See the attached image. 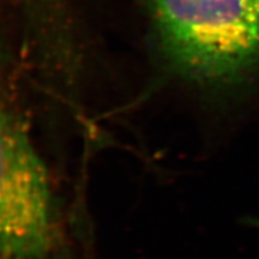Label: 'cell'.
<instances>
[{
  "mask_svg": "<svg viewBox=\"0 0 259 259\" xmlns=\"http://www.w3.org/2000/svg\"><path fill=\"white\" fill-rule=\"evenodd\" d=\"M27 3L31 10L44 12L57 8L61 3V0H27Z\"/></svg>",
  "mask_w": 259,
  "mask_h": 259,
  "instance_id": "3957f363",
  "label": "cell"
},
{
  "mask_svg": "<svg viewBox=\"0 0 259 259\" xmlns=\"http://www.w3.org/2000/svg\"><path fill=\"white\" fill-rule=\"evenodd\" d=\"M174 72L206 89L259 77V0H142Z\"/></svg>",
  "mask_w": 259,
  "mask_h": 259,
  "instance_id": "6da1fadb",
  "label": "cell"
},
{
  "mask_svg": "<svg viewBox=\"0 0 259 259\" xmlns=\"http://www.w3.org/2000/svg\"><path fill=\"white\" fill-rule=\"evenodd\" d=\"M0 259H72L63 204L28 125L0 106Z\"/></svg>",
  "mask_w": 259,
  "mask_h": 259,
  "instance_id": "7a4b0ae2",
  "label": "cell"
},
{
  "mask_svg": "<svg viewBox=\"0 0 259 259\" xmlns=\"http://www.w3.org/2000/svg\"><path fill=\"white\" fill-rule=\"evenodd\" d=\"M248 225L259 228V219H250V220H248Z\"/></svg>",
  "mask_w": 259,
  "mask_h": 259,
  "instance_id": "277c9868",
  "label": "cell"
}]
</instances>
